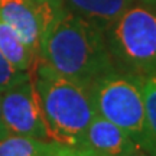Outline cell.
Here are the masks:
<instances>
[{
  "instance_id": "obj_1",
  "label": "cell",
  "mask_w": 156,
  "mask_h": 156,
  "mask_svg": "<svg viewBox=\"0 0 156 156\" xmlns=\"http://www.w3.org/2000/svg\"><path fill=\"white\" fill-rule=\"evenodd\" d=\"M39 61L87 88L116 71L104 32L64 6L45 29Z\"/></svg>"
},
{
  "instance_id": "obj_13",
  "label": "cell",
  "mask_w": 156,
  "mask_h": 156,
  "mask_svg": "<svg viewBox=\"0 0 156 156\" xmlns=\"http://www.w3.org/2000/svg\"><path fill=\"white\" fill-rule=\"evenodd\" d=\"M44 156H95L90 151L84 149V147H78V146H67V145H59V143H52L48 152Z\"/></svg>"
},
{
  "instance_id": "obj_12",
  "label": "cell",
  "mask_w": 156,
  "mask_h": 156,
  "mask_svg": "<svg viewBox=\"0 0 156 156\" xmlns=\"http://www.w3.org/2000/svg\"><path fill=\"white\" fill-rule=\"evenodd\" d=\"M30 77H32L30 73H22L12 67V64L0 52V93L16 85V84L26 81Z\"/></svg>"
},
{
  "instance_id": "obj_6",
  "label": "cell",
  "mask_w": 156,
  "mask_h": 156,
  "mask_svg": "<svg viewBox=\"0 0 156 156\" xmlns=\"http://www.w3.org/2000/svg\"><path fill=\"white\" fill-rule=\"evenodd\" d=\"M61 9L62 5L38 3L35 0H0V17L38 58L45 29Z\"/></svg>"
},
{
  "instance_id": "obj_8",
  "label": "cell",
  "mask_w": 156,
  "mask_h": 156,
  "mask_svg": "<svg viewBox=\"0 0 156 156\" xmlns=\"http://www.w3.org/2000/svg\"><path fill=\"white\" fill-rule=\"evenodd\" d=\"M136 0H62L67 10L84 17L103 32L117 17L132 7Z\"/></svg>"
},
{
  "instance_id": "obj_5",
  "label": "cell",
  "mask_w": 156,
  "mask_h": 156,
  "mask_svg": "<svg viewBox=\"0 0 156 156\" xmlns=\"http://www.w3.org/2000/svg\"><path fill=\"white\" fill-rule=\"evenodd\" d=\"M0 114L7 136L51 140L32 77L0 93Z\"/></svg>"
},
{
  "instance_id": "obj_11",
  "label": "cell",
  "mask_w": 156,
  "mask_h": 156,
  "mask_svg": "<svg viewBox=\"0 0 156 156\" xmlns=\"http://www.w3.org/2000/svg\"><path fill=\"white\" fill-rule=\"evenodd\" d=\"M142 93L151 133L156 139V75L142 78Z\"/></svg>"
},
{
  "instance_id": "obj_10",
  "label": "cell",
  "mask_w": 156,
  "mask_h": 156,
  "mask_svg": "<svg viewBox=\"0 0 156 156\" xmlns=\"http://www.w3.org/2000/svg\"><path fill=\"white\" fill-rule=\"evenodd\" d=\"M54 142L25 136H5L0 139V156H44Z\"/></svg>"
},
{
  "instance_id": "obj_2",
  "label": "cell",
  "mask_w": 156,
  "mask_h": 156,
  "mask_svg": "<svg viewBox=\"0 0 156 156\" xmlns=\"http://www.w3.org/2000/svg\"><path fill=\"white\" fill-rule=\"evenodd\" d=\"M32 78L49 139L59 145L80 146L95 116L90 88L56 74L39 59Z\"/></svg>"
},
{
  "instance_id": "obj_14",
  "label": "cell",
  "mask_w": 156,
  "mask_h": 156,
  "mask_svg": "<svg viewBox=\"0 0 156 156\" xmlns=\"http://www.w3.org/2000/svg\"><path fill=\"white\" fill-rule=\"evenodd\" d=\"M139 2L140 5H145L147 7H152V9H156V0H136Z\"/></svg>"
},
{
  "instance_id": "obj_16",
  "label": "cell",
  "mask_w": 156,
  "mask_h": 156,
  "mask_svg": "<svg viewBox=\"0 0 156 156\" xmlns=\"http://www.w3.org/2000/svg\"><path fill=\"white\" fill-rule=\"evenodd\" d=\"M5 136H7V133L5 130V126H3V122H2V114H0V139L5 137Z\"/></svg>"
},
{
  "instance_id": "obj_17",
  "label": "cell",
  "mask_w": 156,
  "mask_h": 156,
  "mask_svg": "<svg viewBox=\"0 0 156 156\" xmlns=\"http://www.w3.org/2000/svg\"><path fill=\"white\" fill-rule=\"evenodd\" d=\"M127 156H152V155H149V153H146V152L139 151V152H134V153H132V155H127Z\"/></svg>"
},
{
  "instance_id": "obj_3",
  "label": "cell",
  "mask_w": 156,
  "mask_h": 156,
  "mask_svg": "<svg viewBox=\"0 0 156 156\" xmlns=\"http://www.w3.org/2000/svg\"><path fill=\"white\" fill-rule=\"evenodd\" d=\"M95 114L123 129L140 151L156 156V139L151 133L142 93V78L113 71L90 88Z\"/></svg>"
},
{
  "instance_id": "obj_7",
  "label": "cell",
  "mask_w": 156,
  "mask_h": 156,
  "mask_svg": "<svg viewBox=\"0 0 156 156\" xmlns=\"http://www.w3.org/2000/svg\"><path fill=\"white\" fill-rule=\"evenodd\" d=\"M78 147H84L95 156H127L140 151L123 129L97 114L88 124Z\"/></svg>"
},
{
  "instance_id": "obj_15",
  "label": "cell",
  "mask_w": 156,
  "mask_h": 156,
  "mask_svg": "<svg viewBox=\"0 0 156 156\" xmlns=\"http://www.w3.org/2000/svg\"><path fill=\"white\" fill-rule=\"evenodd\" d=\"M38 3H48V5H62V0H35Z\"/></svg>"
},
{
  "instance_id": "obj_9",
  "label": "cell",
  "mask_w": 156,
  "mask_h": 156,
  "mask_svg": "<svg viewBox=\"0 0 156 156\" xmlns=\"http://www.w3.org/2000/svg\"><path fill=\"white\" fill-rule=\"evenodd\" d=\"M0 52L12 67L22 73L34 71L38 62V55L28 48V45L17 36V34L0 17Z\"/></svg>"
},
{
  "instance_id": "obj_4",
  "label": "cell",
  "mask_w": 156,
  "mask_h": 156,
  "mask_svg": "<svg viewBox=\"0 0 156 156\" xmlns=\"http://www.w3.org/2000/svg\"><path fill=\"white\" fill-rule=\"evenodd\" d=\"M116 71L137 78L156 75V10L134 3L104 30Z\"/></svg>"
}]
</instances>
